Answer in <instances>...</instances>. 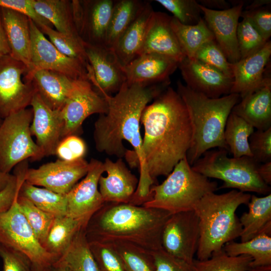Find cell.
Wrapping results in <instances>:
<instances>
[{"label":"cell","mask_w":271,"mask_h":271,"mask_svg":"<svg viewBox=\"0 0 271 271\" xmlns=\"http://www.w3.org/2000/svg\"><path fill=\"white\" fill-rule=\"evenodd\" d=\"M170 80L146 85L128 84L125 82L114 95L103 94L108 104L106 113L99 114L94 123L93 139L95 148L100 153L124 157L128 151L123 141L128 142L133 150L129 154L136 167L140 169V178L132 198L133 204L141 205L148 198L155 182L148 174L142 150L140 123L146 106L170 86Z\"/></svg>","instance_id":"cell-1"},{"label":"cell","mask_w":271,"mask_h":271,"mask_svg":"<svg viewBox=\"0 0 271 271\" xmlns=\"http://www.w3.org/2000/svg\"><path fill=\"white\" fill-rule=\"evenodd\" d=\"M145 108L141 122L144 127L142 150L147 172L155 182L167 176L186 157L192 128L183 99L170 86Z\"/></svg>","instance_id":"cell-2"},{"label":"cell","mask_w":271,"mask_h":271,"mask_svg":"<svg viewBox=\"0 0 271 271\" xmlns=\"http://www.w3.org/2000/svg\"><path fill=\"white\" fill-rule=\"evenodd\" d=\"M172 214L130 203H105L85 227L88 241L124 242L151 251L162 248L163 227Z\"/></svg>","instance_id":"cell-3"},{"label":"cell","mask_w":271,"mask_h":271,"mask_svg":"<svg viewBox=\"0 0 271 271\" xmlns=\"http://www.w3.org/2000/svg\"><path fill=\"white\" fill-rule=\"evenodd\" d=\"M177 92L185 103L192 128V139L186 158L192 166L206 152L214 148L229 151L224 139L227 119L240 101L237 93L217 98L196 92L178 81Z\"/></svg>","instance_id":"cell-4"},{"label":"cell","mask_w":271,"mask_h":271,"mask_svg":"<svg viewBox=\"0 0 271 271\" xmlns=\"http://www.w3.org/2000/svg\"><path fill=\"white\" fill-rule=\"evenodd\" d=\"M250 196L235 189L221 194L210 192L195 204L193 210L200 228L197 259L210 258L226 243L239 237L242 227L235 212L240 205H247Z\"/></svg>","instance_id":"cell-5"},{"label":"cell","mask_w":271,"mask_h":271,"mask_svg":"<svg viewBox=\"0 0 271 271\" xmlns=\"http://www.w3.org/2000/svg\"><path fill=\"white\" fill-rule=\"evenodd\" d=\"M218 189L216 181L195 171L185 157L161 184L151 187L149 198L142 206L172 214L193 210L204 195Z\"/></svg>","instance_id":"cell-6"},{"label":"cell","mask_w":271,"mask_h":271,"mask_svg":"<svg viewBox=\"0 0 271 271\" xmlns=\"http://www.w3.org/2000/svg\"><path fill=\"white\" fill-rule=\"evenodd\" d=\"M227 151L218 149L206 152L192 166L196 172L208 178L222 180L219 188H233L243 192L267 195L270 187L258 173L259 165L252 157L229 158Z\"/></svg>","instance_id":"cell-7"},{"label":"cell","mask_w":271,"mask_h":271,"mask_svg":"<svg viewBox=\"0 0 271 271\" xmlns=\"http://www.w3.org/2000/svg\"><path fill=\"white\" fill-rule=\"evenodd\" d=\"M32 108H25L2 119L0 124V171L10 173L21 162L44 156L30 131Z\"/></svg>","instance_id":"cell-8"},{"label":"cell","mask_w":271,"mask_h":271,"mask_svg":"<svg viewBox=\"0 0 271 271\" xmlns=\"http://www.w3.org/2000/svg\"><path fill=\"white\" fill-rule=\"evenodd\" d=\"M18 195L11 206L0 213V243L24 254L38 270L50 268L58 259L48 252L36 237L20 208Z\"/></svg>","instance_id":"cell-9"},{"label":"cell","mask_w":271,"mask_h":271,"mask_svg":"<svg viewBox=\"0 0 271 271\" xmlns=\"http://www.w3.org/2000/svg\"><path fill=\"white\" fill-rule=\"evenodd\" d=\"M23 62L10 55L0 58V118L27 108L36 92L32 82L22 76L29 71Z\"/></svg>","instance_id":"cell-10"},{"label":"cell","mask_w":271,"mask_h":271,"mask_svg":"<svg viewBox=\"0 0 271 271\" xmlns=\"http://www.w3.org/2000/svg\"><path fill=\"white\" fill-rule=\"evenodd\" d=\"M108 109L105 98L95 90L87 79L75 80L73 88L60 110L64 122L62 139L81 131L84 121L89 116L106 113Z\"/></svg>","instance_id":"cell-11"},{"label":"cell","mask_w":271,"mask_h":271,"mask_svg":"<svg viewBox=\"0 0 271 271\" xmlns=\"http://www.w3.org/2000/svg\"><path fill=\"white\" fill-rule=\"evenodd\" d=\"M200 238L198 217L194 210L170 215L162 232V248L171 255L193 265Z\"/></svg>","instance_id":"cell-12"},{"label":"cell","mask_w":271,"mask_h":271,"mask_svg":"<svg viewBox=\"0 0 271 271\" xmlns=\"http://www.w3.org/2000/svg\"><path fill=\"white\" fill-rule=\"evenodd\" d=\"M31 69H44L62 73L73 80H89L87 68L79 60L61 53L39 28L30 19Z\"/></svg>","instance_id":"cell-13"},{"label":"cell","mask_w":271,"mask_h":271,"mask_svg":"<svg viewBox=\"0 0 271 271\" xmlns=\"http://www.w3.org/2000/svg\"><path fill=\"white\" fill-rule=\"evenodd\" d=\"M89 169L84 158L74 161L58 159L27 170L25 181L33 185L65 195L83 178Z\"/></svg>","instance_id":"cell-14"},{"label":"cell","mask_w":271,"mask_h":271,"mask_svg":"<svg viewBox=\"0 0 271 271\" xmlns=\"http://www.w3.org/2000/svg\"><path fill=\"white\" fill-rule=\"evenodd\" d=\"M88 62V79L101 94L111 95L118 91L126 81L123 67L114 51L105 46L84 42Z\"/></svg>","instance_id":"cell-15"},{"label":"cell","mask_w":271,"mask_h":271,"mask_svg":"<svg viewBox=\"0 0 271 271\" xmlns=\"http://www.w3.org/2000/svg\"><path fill=\"white\" fill-rule=\"evenodd\" d=\"M104 172L103 163L91 159L86 175L66 194L67 216L89 220L104 205L98 188L99 179Z\"/></svg>","instance_id":"cell-16"},{"label":"cell","mask_w":271,"mask_h":271,"mask_svg":"<svg viewBox=\"0 0 271 271\" xmlns=\"http://www.w3.org/2000/svg\"><path fill=\"white\" fill-rule=\"evenodd\" d=\"M178 68L185 85L196 92L211 98L230 93L233 78L209 65L185 57Z\"/></svg>","instance_id":"cell-17"},{"label":"cell","mask_w":271,"mask_h":271,"mask_svg":"<svg viewBox=\"0 0 271 271\" xmlns=\"http://www.w3.org/2000/svg\"><path fill=\"white\" fill-rule=\"evenodd\" d=\"M244 2L224 10H212L200 5L204 20L213 33L217 44L228 61L234 63L240 59L237 39V29Z\"/></svg>","instance_id":"cell-18"},{"label":"cell","mask_w":271,"mask_h":271,"mask_svg":"<svg viewBox=\"0 0 271 271\" xmlns=\"http://www.w3.org/2000/svg\"><path fill=\"white\" fill-rule=\"evenodd\" d=\"M33 117L30 125L32 136L44 156L55 155L56 148L62 140L64 122L60 111L53 110L35 93L31 102Z\"/></svg>","instance_id":"cell-19"},{"label":"cell","mask_w":271,"mask_h":271,"mask_svg":"<svg viewBox=\"0 0 271 271\" xmlns=\"http://www.w3.org/2000/svg\"><path fill=\"white\" fill-rule=\"evenodd\" d=\"M271 42L232 64L233 84L230 93L238 94L240 98L258 88L263 82L269 70Z\"/></svg>","instance_id":"cell-20"},{"label":"cell","mask_w":271,"mask_h":271,"mask_svg":"<svg viewBox=\"0 0 271 271\" xmlns=\"http://www.w3.org/2000/svg\"><path fill=\"white\" fill-rule=\"evenodd\" d=\"M179 62L166 55L149 53L140 55L123 67L128 84L153 85L170 80Z\"/></svg>","instance_id":"cell-21"},{"label":"cell","mask_w":271,"mask_h":271,"mask_svg":"<svg viewBox=\"0 0 271 271\" xmlns=\"http://www.w3.org/2000/svg\"><path fill=\"white\" fill-rule=\"evenodd\" d=\"M106 176L101 175L98 188L105 203H130L138 187L139 179L126 167L122 158L103 163Z\"/></svg>","instance_id":"cell-22"},{"label":"cell","mask_w":271,"mask_h":271,"mask_svg":"<svg viewBox=\"0 0 271 271\" xmlns=\"http://www.w3.org/2000/svg\"><path fill=\"white\" fill-rule=\"evenodd\" d=\"M171 19L172 17L166 13L154 11L149 21L139 55L157 53L179 62L185 57L171 27Z\"/></svg>","instance_id":"cell-23"},{"label":"cell","mask_w":271,"mask_h":271,"mask_svg":"<svg viewBox=\"0 0 271 271\" xmlns=\"http://www.w3.org/2000/svg\"><path fill=\"white\" fill-rule=\"evenodd\" d=\"M269 72L270 71L262 84L241 98L231 111L257 130L271 127V77Z\"/></svg>","instance_id":"cell-24"},{"label":"cell","mask_w":271,"mask_h":271,"mask_svg":"<svg viewBox=\"0 0 271 271\" xmlns=\"http://www.w3.org/2000/svg\"><path fill=\"white\" fill-rule=\"evenodd\" d=\"M27 80L32 82L36 93L51 109L60 111L69 96L75 80L59 72L32 69Z\"/></svg>","instance_id":"cell-25"},{"label":"cell","mask_w":271,"mask_h":271,"mask_svg":"<svg viewBox=\"0 0 271 271\" xmlns=\"http://www.w3.org/2000/svg\"><path fill=\"white\" fill-rule=\"evenodd\" d=\"M0 8L3 25L11 50L10 55L25 64L30 70L32 68L30 19L15 10Z\"/></svg>","instance_id":"cell-26"},{"label":"cell","mask_w":271,"mask_h":271,"mask_svg":"<svg viewBox=\"0 0 271 271\" xmlns=\"http://www.w3.org/2000/svg\"><path fill=\"white\" fill-rule=\"evenodd\" d=\"M115 1L95 0L83 2V20L79 35L86 33V43L105 46V38Z\"/></svg>","instance_id":"cell-27"},{"label":"cell","mask_w":271,"mask_h":271,"mask_svg":"<svg viewBox=\"0 0 271 271\" xmlns=\"http://www.w3.org/2000/svg\"><path fill=\"white\" fill-rule=\"evenodd\" d=\"M154 12L151 3L147 1L141 13L118 40L114 51L122 67L139 56L147 27Z\"/></svg>","instance_id":"cell-28"},{"label":"cell","mask_w":271,"mask_h":271,"mask_svg":"<svg viewBox=\"0 0 271 271\" xmlns=\"http://www.w3.org/2000/svg\"><path fill=\"white\" fill-rule=\"evenodd\" d=\"M248 210L239 219L242 227L241 242L266 233L271 235V194L263 197L251 195Z\"/></svg>","instance_id":"cell-29"},{"label":"cell","mask_w":271,"mask_h":271,"mask_svg":"<svg viewBox=\"0 0 271 271\" xmlns=\"http://www.w3.org/2000/svg\"><path fill=\"white\" fill-rule=\"evenodd\" d=\"M89 220L68 216L55 217L42 246L58 260Z\"/></svg>","instance_id":"cell-30"},{"label":"cell","mask_w":271,"mask_h":271,"mask_svg":"<svg viewBox=\"0 0 271 271\" xmlns=\"http://www.w3.org/2000/svg\"><path fill=\"white\" fill-rule=\"evenodd\" d=\"M147 1H115L105 38V46L114 51L124 32L143 10Z\"/></svg>","instance_id":"cell-31"},{"label":"cell","mask_w":271,"mask_h":271,"mask_svg":"<svg viewBox=\"0 0 271 271\" xmlns=\"http://www.w3.org/2000/svg\"><path fill=\"white\" fill-rule=\"evenodd\" d=\"M171 27L185 57L195 59L198 51L206 43L215 40L203 18L196 25H185L173 16Z\"/></svg>","instance_id":"cell-32"},{"label":"cell","mask_w":271,"mask_h":271,"mask_svg":"<svg viewBox=\"0 0 271 271\" xmlns=\"http://www.w3.org/2000/svg\"><path fill=\"white\" fill-rule=\"evenodd\" d=\"M36 12L58 32L80 37L75 26L69 3L64 0H32ZM81 38V37H80Z\"/></svg>","instance_id":"cell-33"},{"label":"cell","mask_w":271,"mask_h":271,"mask_svg":"<svg viewBox=\"0 0 271 271\" xmlns=\"http://www.w3.org/2000/svg\"><path fill=\"white\" fill-rule=\"evenodd\" d=\"M222 249L230 256H250L252 259V268L271 265L270 235L262 233L244 242L233 240L226 243Z\"/></svg>","instance_id":"cell-34"},{"label":"cell","mask_w":271,"mask_h":271,"mask_svg":"<svg viewBox=\"0 0 271 271\" xmlns=\"http://www.w3.org/2000/svg\"><path fill=\"white\" fill-rule=\"evenodd\" d=\"M19 195L27 198L38 208L55 217L67 215L66 194L57 193L24 181L20 187Z\"/></svg>","instance_id":"cell-35"},{"label":"cell","mask_w":271,"mask_h":271,"mask_svg":"<svg viewBox=\"0 0 271 271\" xmlns=\"http://www.w3.org/2000/svg\"><path fill=\"white\" fill-rule=\"evenodd\" d=\"M254 128L241 117L231 112L227 119L224 139L229 151L234 158L252 157L249 138Z\"/></svg>","instance_id":"cell-36"},{"label":"cell","mask_w":271,"mask_h":271,"mask_svg":"<svg viewBox=\"0 0 271 271\" xmlns=\"http://www.w3.org/2000/svg\"><path fill=\"white\" fill-rule=\"evenodd\" d=\"M58 260L71 271H99L89 247L85 227L77 233L70 246Z\"/></svg>","instance_id":"cell-37"},{"label":"cell","mask_w":271,"mask_h":271,"mask_svg":"<svg viewBox=\"0 0 271 271\" xmlns=\"http://www.w3.org/2000/svg\"><path fill=\"white\" fill-rule=\"evenodd\" d=\"M252 258L247 255H228L223 249L204 260L194 259L195 271H249Z\"/></svg>","instance_id":"cell-38"},{"label":"cell","mask_w":271,"mask_h":271,"mask_svg":"<svg viewBox=\"0 0 271 271\" xmlns=\"http://www.w3.org/2000/svg\"><path fill=\"white\" fill-rule=\"evenodd\" d=\"M125 271H155L152 251L128 243H111Z\"/></svg>","instance_id":"cell-39"},{"label":"cell","mask_w":271,"mask_h":271,"mask_svg":"<svg viewBox=\"0 0 271 271\" xmlns=\"http://www.w3.org/2000/svg\"><path fill=\"white\" fill-rule=\"evenodd\" d=\"M39 28L63 54L79 60L87 66L89 65L85 53L84 42L80 37L61 33L47 26H42Z\"/></svg>","instance_id":"cell-40"},{"label":"cell","mask_w":271,"mask_h":271,"mask_svg":"<svg viewBox=\"0 0 271 271\" xmlns=\"http://www.w3.org/2000/svg\"><path fill=\"white\" fill-rule=\"evenodd\" d=\"M17 201L21 210L36 237L42 245L55 217L38 208L31 201L19 194Z\"/></svg>","instance_id":"cell-41"},{"label":"cell","mask_w":271,"mask_h":271,"mask_svg":"<svg viewBox=\"0 0 271 271\" xmlns=\"http://www.w3.org/2000/svg\"><path fill=\"white\" fill-rule=\"evenodd\" d=\"M169 11L173 17L185 25L197 24L202 18L200 4L196 0H155Z\"/></svg>","instance_id":"cell-42"},{"label":"cell","mask_w":271,"mask_h":271,"mask_svg":"<svg viewBox=\"0 0 271 271\" xmlns=\"http://www.w3.org/2000/svg\"><path fill=\"white\" fill-rule=\"evenodd\" d=\"M88 242L99 271H125L120 256L111 244L97 241Z\"/></svg>","instance_id":"cell-43"},{"label":"cell","mask_w":271,"mask_h":271,"mask_svg":"<svg viewBox=\"0 0 271 271\" xmlns=\"http://www.w3.org/2000/svg\"><path fill=\"white\" fill-rule=\"evenodd\" d=\"M237 39L240 59L256 51L267 42L245 18L238 23Z\"/></svg>","instance_id":"cell-44"},{"label":"cell","mask_w":271,"mask_h":271,"mask_svg":"<svg viewBox=\"0 0 271 271\" xmlns=\"http://www.w3.org/2000/svg\"><path fill=\"white\" fill-rule=\"evenodd\" d=\"M195 59L232 78V64L228 61L215 40L204 44L197 52Z\"/></svg>","instance_id":"cell-45"},{"label":"cell","mask_w":271,"mask_h":271,"mask_svg":"<svg viewBox=\"0 0 271 271\" xmlns=\"http://www.w3.org/2000/svg\"><path fill=\"white\" fill-rule=\"evenodd\" d=\"M15 168L14 176L7 186L0 192V213L7 210L19 193L20 187L25 181L28 169V160L18 164Z\"/></svg>","instance_id":"cell-46"},{"label":"cell","mask_w":271,"mask_h":271,"mask_svg":"<svg viewBox=\"0 0 271 271\" xmlns=\"http://www.w3.org/2000/svg\"><path fill=\"white\" fill-rule=\"evenodd\" d=\"M252 157L258 163L271 161V127L257 130L249 138Z\"/></svg>","instance_id":"cell-47"},{"label":"cell","mask_w":271,"mask_h":271,"mask_svg":"<svg viewBox=\"0 0 271 271\" xmlns=\"http://www.w3.org/2000/svg\"><path fill=\"white\" fill-rule=\"evenodd\" d=\"M3 271H38L30 259L23 253L0 243Z\"/></svg>","instance_id":"cell-48"},{"label":"cell","mask_w":271,"mask_h":271,"mask_svg":"<svg viewBox=\"0 0 271 271\" xmlns=\"http://www.w3.org/2000/svg\"><path fill=\"white\" fill-rule=\"evenodd\" d=\"M87 151L85 142L77 135L67 136L59 143L55 152L58 159L74 161L83 159Z\"/></svg>","instance_id":"cell-49"},{"label":"cell","mask_w":271,"mask_h":271,"mask_svg":"<svg viewBox=\"0 0 271 271\" xmlns=\"http://www.w3.org/2000/svg\"><path fill=\"white\" fill-rule=\"evenodd\" d=\"M240 17L248 20L266 41L269 40L271 36V11L269 5L254 10L242 11Z\"/></svg>","instance_id":"cell-50"},{"label":"cell","mask_w":271,"mask_h":271,"mask_svg":"<svg viewBox=\"0 0 271 271\" xmlns=\"http://www.w3.org/2000/svg\"><path fill=\"white\" fill-rule=\"evenodd\" d=\"M155 271H195L193 265L175 257L162 248L152 251Z\"/></svg>","instance_id":"cell-51"},{"label":"cell","mask_w":271,"mask_h":271,"mask_svg":"<svg viewBox=\"0 0 271 271\" xmlns=\"http://www.w3.org/2000/svg\"><path fill=\"white\" fill-rule=\"evenodd\" d=\"M0 7L10 9L25 15L38 27L47 26L52 28V24L36 12L32 0H0Z\"/></svg>","instance_id":"cell-52"},{"label":"cell","mask_w":271,"mask_h":271,"mask_svg":"<svg viewBox=\"0 0 271 271\" xmlns=\"http://www.w3.org/2000/svg\"><path fill=\"white\" fill-rule=\"evenodd\" d=\"M197 2L200 5L212 10H224L231 8L229 3L224 0H199Z\"/></svg>","instance_id":"cell-53"},{"label":"cell","mask_w":271,"mask_h":271,"mask_svg":"<svg viewBox=\"0 0 271 271\" xmlns=\"http://www.w3.org/2000/svg\"><path fill=\"white\" fill-rule=\"evenodd\" d=\"M11 50L3 25L0 8V58L10 55Z\"/></svg>","instance_id":"cell-54"},{"label":"cell","mask_w":271,"mask_h":271,"mask_svg":"<svg viewBox=\"0 0 271 271\" xmlns=\"http://www.w3.org/2000/svg\"><path fill=\"white\" fill-rule=\"evenodd\" d=\"M258 173L262 181L269 186L271 184V161L259 164Z\"/></svg>","instance_id":"cell-55"},{"label":"cell","mask_w":271,"mask_h":271,"mask_svg":"<svg viewBox=\"0 0 271 271\" xmlns=\"http://www.w3.org/2000/svg\"><path fill=\"white\" fill-rule=\"evenodd\" d=\"M271 3L270 0H255L248 5L245 10L250 11L259 9L264 6H268Z\"/></svg>","instance_id":"cell-56"},{"label":"cell","mask_w":271,"mask_h":271,"mask_svg":"<svg viewBox=\"0 0 271 271\" xmlns=\"http://www.w3.org/2000/svg\"><path fill=\"white\" fill-rule=\"evenodd\" d=\"M13 176L14 175L0 171V192L5 188Z\"/></svg>","instance_id":"cell-57"},{"label":"cell","mask_w":271,"mask_h":271,"mask_svg":"<svg viewBox=\"0 0 271 271\" xmlns=\"http://www.w3.org/2000/svg\"><path fill=\"white\" fill-rule=\"evenodd\" d=\"M50 271H71L70 269L62 262L57 260L50 268Z\"/></svg>","instance_id":"cell-58"},{"label":"cell","mask_w":271,"mask_h":271,"mask_svg":"<svg viewBox=\"0 0 271 271\" xmlns=\"http://www.w3.org/2000/svg\"><path fill=\"white\" fill-rule=\"evenodd\" d=\"M249 271H271V265L253 267Z\"/></svg>","instance_id":"cell-59"},{"label":"cell","mask_w":271,"mask_h":271,"mask_svg":"<svg viewBox=\"0 0 271 271\" xmlns=\"http://www.w3.org/2000/svg\"><path fill=\"white\" fill-rule=\"evenodd\" d=\"M50 268H51V267L47 268H44V269L38 270V271H50Z\"/></svg>","instance_id":"cell-60"},{"label":"cell","mask_w":271,"mask_h":271,"mask_svg":"<svg viewBox=\"0 0 271 271\" xmlns=\"http://www.w3.org/2000/svg\"><path fill=\"white\" fill-rule=\"evenodd\" d=\"M2 119H1L0 118V124H1V122H2Z\"/></svg>","instance_id":"cell-61"}]
</instances>
